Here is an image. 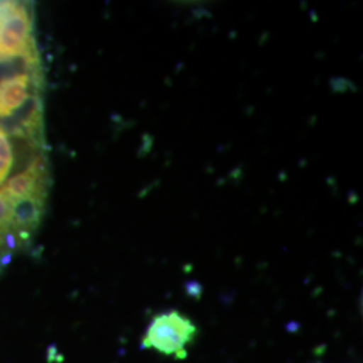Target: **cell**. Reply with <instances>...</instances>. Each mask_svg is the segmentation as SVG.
<instances>
[{"label": "cell", "instance_id": "1", "mask_svg": "<svg viewBox=\"0 0 363 363\" xmlns=\"http://www.w3.org/2000/svg\"><path fill=\"white\" fill-rule=\"evenodd\" d=\"M13 61H21L28 72L42 74L31 6L0 1V64Z\"/></svg>", "mask_w": 363, "mask_h": 363}, {"label": "cell", "instance_id": "2", "mask_svg": "<svg viewBox=\"0 0 363 363\" xmlns=\"http://www.w3.org/2000/svg\"><path fill=\"white\" fill-rule=\"evenodd\" d=\"M49 187L50 171L48 157L40 154L0 189L13 203L16 214L28 220H42Z\"/></svg>", "mask_w": 363, "mask_h": 363}, {"label": "cell", "instance_id": "3", "mask_svg": "<svg viewBox=\"0 0 363 363\" xmlns=\"http://www.w3.org/2000/svg\"><path fill=\"white\" fill-rule=\"evenodd\" d=\"M196 337L198 327L194 322L181 312L171 310L152 318L142 339V347L183 361L187 358L189 347Z\"/></svg>", "mask_w": 363, "mask_h": 363}, {"label": "cell", "instance_id": "4", "mask_svg": "<svg viewBox=\"0 0 363 363\" xmlns=\"http://www.w3.org/2000/svg\"><path fill=\"white\" fill-rule=\"evenodd\" d=\"M42 88V74L18 72L0 78V120L18 113L33 99H38Z\"/></svg>", "mask_w": 363, "mask_h": 363}, {"label": "cell", "instance_id": "5", "mask_svg": "<svg viewBox=\"0 0 363 363\" xmlns=\"http://www.w3.org/2000/svg\"><path fill=\"white\" fill-rule=\"evenodd\" d=\"M23 247L16 233L13 203L0 189V268Z\"/></svg>", "mask_w": 363, "mask_h": 363}, {"label": "cell", "instance_id": "6", "mask_svg": "<svg viewBox=\"0 0 363 363\" xmlns=\"http://www.w3.org/2000/svg\"><path fill=\"white\" fill-rule=\"evenodd\" d=\"M13 166V150L10 133L0 125V187Z\"/></svg>", "mask_w": 363, "mask_h": 363}]
</instances>
